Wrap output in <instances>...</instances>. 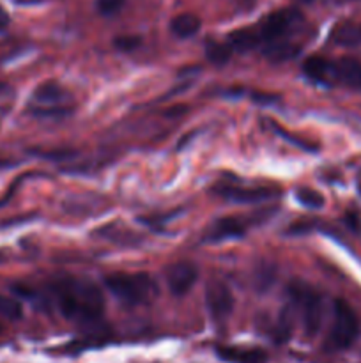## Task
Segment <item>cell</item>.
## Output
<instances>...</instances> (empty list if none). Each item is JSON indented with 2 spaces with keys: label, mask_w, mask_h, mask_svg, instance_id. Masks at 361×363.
<instances>
[{
  "label": "cell",
  "mask_w": 361,
  "mask_h": 363,
  "mask_svg": "<svg viewBox=\"0 0 361 363\" xmlns=\"http://www.w3.org/2000/svg\"><path fill=\"white\" fill-rule=\"evenodd\" d=\"M59 308L67 319L82 324L96 322L103 314V294L90 282L69 280L57 285Z\"/></svg>",
  "instance_id": "6da1fadb"
},
{
  "label": "cell",
  "mask_w": 361,
  "mask_h": 363,
  "mask_svg": "<svg viewBox=\"0 0 361 363\" xmlns=\"http://www.w3.org/2000/svg\"><path fill=\"white\" fill-rule=\"evenodd\" d=\"M104 285L121 301L130 305L147 303L158 294L156 282L147 273L108 275V277H104Z\"/></svg>",
  "instance_id": "7a4b0ae2"
},
{
  "label": "cell",
  "mask_w": 361,
  "mask_h": 363,
  "mask_svg": "<svg viewBox=\"0 0 361 363\" xmlns=\"http://www.w3.org/2000/svg\"><path fill=\"white\" fill-rule=\"evenodd\" d=\"M357 334H360V322H357L356 314L350 308V305L343 300L335 301V321L332 328V341L333 348L347 349L354 344Z\"/></svg>",
  "instance_id": "3957f363"
},
{
  "label": "cell",
  "mask_w": 361,
  "mask_h": 363,
  "mask_svg": "<svg viewBox=\"0 0 361 363\" xmlns=\"http://www.w3.org/2000/svg\"><path fill=\"white\" fill-rule=\"evenodd\" d=\"M291 294L301 310L306 335L313 337L319 331L320 321H322V305H320L319 294L305 284L291 285Z\"/></svg>",
  "instance_id": "277c9868"
},
{
  "label": "cell",
  "mask_w": 361,
  "mask_h": 363,
  "mask_svg": "<svg viewBox=\"0 0 361 363\" xmlns=\"http://www.w3.org/2000/svg\"><path fill=\"white\" fill-rule=\"evenodd\" d=\"M301 20L303 16L298 9H280V11L271 13L259 25L257 32L261 36V41L262 39L268 43L278 41L287 32H291L298 23H301Z\"/></svg>",
  "instance_id": "5b68a950"
},
{
  "label": "cell",
  "mask_w": 361,
  "mask_h": 363,
  "mask_svg": "<svg viewBox=\"0 0 361 363\" xmlns=\"http://www.w3.org/2000/svg\"><path fill=\"white\" fill-rule=\"evenodd\" d=\"M205 303H207L209 312L214 319L224 321L232 314L234 308V296L227 284L220 280H214L205 289Z\"/></svg>",
  "instance_id": "8992f818"
},
{
  "label": "cell",
  "mask_w": 361,
  "mask_h": 363,
  "mask_svg": "<svg viewBox=\"0 0 361 363\" xmlns=\"http://www.w3.org/2000/svg\"><path fill=\"white\" fill-rule=\"evenodd\" d=\"M198 278V268L193 262H175L167 270V282L175 296H183L193 287Z\"/></svg>",
  "instance_id": "52a82bcc"
},
{
  "label": "cell",
  "mask_w": 361,
  "mask_h": 363,
  "mask_svg": "<svg viewBox=\"0 0 361 363\" xmlns=\"http://www.w3.org/2000/svg\"><path fill=\"white\" fill-rule=\"evenodd\" d=\"M218 193L224 199L232 200V203L241 204H252L261 203V200H268L271 197L278 195V188H234V186H224Z\"/></svg>",
  "instance_id": "ba28073f"
},
{
  "label": "cell",
  "mask_w": 361,
  "mask_h": 363,
  "mask_svg": "<svg viewBox=\"0 0 361 363\" xmlns=\"http://www.w3.org/2000/svg\"><path fill=\"white\" fill-rule=\"evenodd\" d=\"M335 66V78L353 89H361V60L353 57H343Z\"/></svg>",
  "instance_id": "9c48e42d"
},
{
  "label": "cell",
  "mask_w": 361,
  "mask_h": 363,
  "mask_svg": "<svg viewBox=\"0 0 361 363\" xmlns=\"http://www.w3.org/2000/svg\"><path fill=\"white\" fill-rule=\"evenodd\" d=\"M218 356L229 363H266L268 355L262 349H243V348H218Z\"/></svg>",
  "instance_id": "30bf717a"
},
{
  "label": "cell",
  "mask_w": 361,
  "mask_h": 363,
  "mask_svg": "<svg viewBox=\"0 0 361 363\" xmlns=\"http://www.w3.org/2000/svg\"><path fill=\"white\" fill-rule=\"evenodd\" d=\"M303 71L308 78L315 80V82H329L335 78V66L329 60L322 59V57H310L303 64Z\"/></svg>",
  "instance_id": "8fae6325"
},
{
  "label": "cell",
  "mask_w": 361,
  "mask_h": 363,
  "mask_svg": "<svg viewBox=\"0 0 361 363\" xmlns=\"http://www.w3.org/2000/svg\"><path fill=\"white\" fill-rule=\"evenodd\" d=\"M332 39L340 46H353L361 45V23L360 22H342L333 29Z\"/></svg>",
  "instance_id": "7c38bea8"
},
{
  "label": "cell",
  "mask_w": 361,
  "mask_h": 363,
  "mask_svg": "<svg viewBox=\"0 0 361 363\" xmlns=\"http://www.w3.org/2000/svg\"><path fill=\"white\" fill-rule=\"evenodd\" d=\"M264 57L271 62H285L301 53V46L292 41H273L264 48Z\"/></svg>",
  "instance_id": "4fadbf2b"
},
{
  "label": "cell",
  "mask_w": 361,
  "mask_h": 363,
  "mask_svg": "<svg viewBox=\"0 0 361 363\" xmlns=\"http://www.w3.org/2000/svg\"><path fill=\"white\" fill-rule=\"evenodd\" d=\"M245 234L243 224L236 218H222L212 225L211 233L207 234V241H222L227 238H241Z\"/></svg>",
  "instance_id": "5bb4252c"
},
{
  "label": "cell",
  "mask_w": 361,
  "mask_h": 363,
  "mask_svg": "<svg viewBox=\"0 0 361 363\" xmlns=\"http://www.w3.org/2000/svg\"><path fill=\"white\" fill-rule=\"evenodd\" d=\"M261 43V36L257 30L254 29H239L229 34V43L231 50L239 53H246L250 50H254L255 46Z\"/></svg>",
  "instance_id": "9a60e30c"
},
{
  "label": "cell",
  "mask_w": 361,
  "mask_h": 363,
  "mask_svg": "<svg viewBox=\"0 0 361 363\" xmlns=\"http://www.w3.org/2000/svg\"><path fill=\"white\" fill-rule=\"evenodd\" d=\"M200 25L202 22L197 15H193V13H183V15L175 16V18L172 20L170 30L172 34L177 36V38L186 39L197 34L198 30H200Z\"/></svg>",
  "instance_id": "2e32d148"
},
{
  "label": "cell",
  "mask_w": 361,
  "mask_h": 363,
  "mask_svg": "<svg viewBox=\"0 0 361 363\" xmlns=\"http://www.w3.org/2000/svg\"><path fill=\"white\" fill-rule=\"evenodd\" d=\"M34 102L43 103V105H57V103L64 102L67 97V93L55 82H45L34 90L32 94Z\"/></svg>",
  "instance_id": "e0dca14e"
},
{
  "label": "cell",
  "mask_w": 361,
  "mask_h": 363,
  "mask_svg": "<svg viewBox=\"0 0 361 363\" xmlns=\"http://www.w3.org/2000/svg\"><path fill=\"white\" fill-rule=\"evenodd\" d=\"M205 55L207 59L211 60L212 64L216 66H222V64L229 62L232 55L231 46L225 45V43H218V41H209L207 46H205Z\"/></svg>",
  "instance_id": "ac0fdd59"
},
{
  "label": "cell",
  "mask_w": 361,
  "mask_h": 363,
  "mask_svg": "<svg viewBox=\"0 0 361 363\" xmlns=\"http://www.w3.org/2000/svg\"><path fill=\"white\" fill-rule=\"evenodd\" d=\"M296 199L299 204H303L308 210H319L324 206V197L319 191L312 190V188H298L296 190Z\"/></svg>",
  "instance_id": "d6986e66"
},
{
  "label": "cell",
  "mask_w": 361,
  "mask_h": 363,
  "mask_svg": "<svg viewBox=\"0 0 361 363\" xmlns=\"http://www.w3.org/2000/svg\"><path fill=\"white\" fill-rule=\"evenodd\" d=\"M0 317H6L9 321H16L22 317V305L9 296L0 294Z\"/></svg>",
  "instance_id": "ffe728a7"
},
{
  "label": "cell",
  "mask_w": 361,
  "mask_h": 363,
  "mask_svg": "<svg viewBox=\"0 0 361 363\" xmlns=\"http://www.w3.org/2000/svg\"><path fill=\"white\" fill-rule=\"evenodd\" d=\"M126 0H96V9L103 16L117 15L124 8Z\"/></svg>",
  "instance_id": "44dd1931"
},
{
  "label": "cell",
  "mask_w": 361,
  "mask_h": 363,
  "mask_svg": "<svg viewBox=\"0 0 361 363\" xmlns=\"http://www.w3.org/2000/svg\"><path fill=\"white\" fill-rule=\"evenodd\" d=\"M116 46L119 50H123V52H131V50H135L137 46H140L142 39L140 36H119V38H116Z\"/></svg>",
  "instance_id": "7402d4cb"
},
{
  "label": "cell",
  "mask_w": 361,
  "mask_h": 363,
  "mask_svg": "<svg viewBox=\"0 0 361 363\" xmlns=\"http://www.w3.org/2000/svg\"><path fill=\"white\" fill-rule=\"evenodd\" d=\"M275 130H276V133H278V135H282L283 139H287V140H289V142L296 144V146L301 147V149H305V151H317V146H312V144H310V142H303L301 139H296V137L289 135V133H287L285 130L278 128V126H276V124H275Z\"/></svg>",
  "instance_id": "603a6c76"
},
{
  "label": "cell",
  "mask_w": 361,
  "mask_h": 363,
  "mask_svg": "<svg viewBox=\"0 0 361 363\" xmlns=\"http://www.w3.org/2000/svg\"><path fill=\"white\" fill-rule=\"evenodd\" d=\"M346 224L353 228L354 233H361V221H360V218H357V214H354V213L346 214Z\"/></svg>",
  "instance_id": "cb8c5ba5"
},
{
  "label": "cell",
  "mask_w": 361,
  "mask_h": 363,
  "mask_svg": "<svg viewBox=\"0 0 361 363\" xmlns=\"http://www.w3.org/2000/svg\"><path fill=\"white\" fill-rule=\"evenodd\" d=\"M9 25V15L2 6H0V30H4Z\"/></svg>",
  "instance_id": "d4e9b609"
},
{
  "label": "cell",
  "mask_w": 361,
  "mask_h": 363,
  "mask_svg": "<svg viewBox=\"0 0 361 363\" xmlns=\"http://www.w3.org/2000/svg\"><path fill=\"white\" fill-rule=\"evenodd\" d=\"M16 4H25V6H30V4H39V2H45V0H15Z\"/></svg>",
  "instance_id": "484cf974"
},
{
  "label": "cell",
  "mask_w": 361,
  "mask_h": 363,
  "mask_svg": "<svg viewBox=\"0 0 361 363\" xmlns=\"http://www.w3.org/2000/svg\"><path fill=\"white\" fill-rule=\"evenodd\" d=\"M298 2H303V4H308V2H312V0H298Z\"/></svg>",
  "instance_id": "4316f807"
},
{
  "label": "cell",
  "mask_w": 361,
  "mask_h": 363,
  "mask_svg": "<svg viewBox=\"0 0 361 363\" xmlns=\"http://www.w3.org/2000/svg\"><path fill=\"white\" fill-rule=\"evenodd\" d=\"M0 331H2V326H0Z\"/></svg>",
  "instance_id": "83f0119b"
}]
</instances>
